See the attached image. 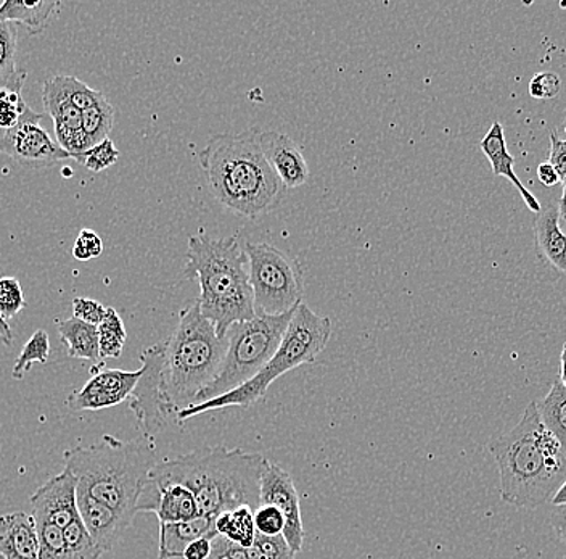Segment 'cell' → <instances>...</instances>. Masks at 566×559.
Wrapping results in <instances>:
<instances>
[{
    "label": "cell",
    "instance_id": "d6986e66",
    "mask_svg": "<svg viewBox=\"0 0 566 559\" xmlns=\"http://www.w3.org/2000/svg\"><path fill=\"white\" fill-rule=\"evenodd\" d=\"M214 518L198 516L187 522L159 524V559H182L184 551L201 537H218Z\"/></svg>",
    "mask_w": 566,
    "mask_h": 559
},
{
    "label": "cell",
    "instance_id": "9c48e42d",
    "mask_svg": "<svg viewBox=\"0 0 566 559\" xmlns=\"http://www.w3.org/2000/svg\"><path fill=\"white\" fill-rule=\"evenodd\" d=\"M248 270L256 314L279 317L295 311L304 302L301 265L271 244H245Z\"/></svg>",
    "mask_w": 566,
    "mask_h": 559
},
{
    "label": "cell",
    "instance_id": "e575fe53",
    "mask_svg": "<svg viewBox=\"0 0 566 559\" xmlns=\"http://www.w3.org/2000/svg\"><path fill=\"white\" fill-rule=\"evenodd\" d=\"M119 155L122 154H119L118 148L115 147V144H113V141L108 137L104 143L94 145L91 151L81 155L76 162L86 166L88 172L101 173L112 168V166L119 161Z\"/></svg>",
    "mask_w": 566,
    "mask_h": 559
},
{
    "label": "cell",
    "instance_id": "7dc6e473",
    "mask_svg": "<svg viewBox=\"0 0 566 559\" xmlns=\"http://www.w3.org/2000/svg\"><path fill=\"white\" fill-rule=\"evenodd\" d=\"M0 339H2L3 343H6L7 346L12 345V342H13L12 328H10L9 321L3 320L2 317H0Z\"/></svg>",
    "mask_w": 566,
    "mask_h": 559
},
{
    "label": "cell",
    "instance_id": "c3c4849f",
    "mask_svg": "<svg viewBox=\"0 0 566 559\" xmlns=\"http://www.w3.org/2000/svg\"><path fill=\"white\" fill-rule=\"evenodd\" d=\"M552 505L554 506H564L566 505V480L562 484L560 488L555 491L554 497H552Z\"/></svg>",
    "mask_w": 566,
    "mask_h": 559
},
{
    "label": "cell",
    "instance_id": "f5cc1de1",
    "mask_svg": "<svg viewBox=\"0 0 566 559\" xmlns=\"http://www.w3.org/2000/svg\"><path fill=\"white\" fill-rule=\"evenodd\" d=\"M3 134H6V133H3V131H0V139H2Z\"/></svg>",
    "mask_w": 566,
    "mask_h": 559
},
{
    "label": "cell",
    "instance_id": "4fadbf2b",
    "mask_svg": "<svg viewBox=\"0 0 566 559\" xmlns=\"http://www.w3.org/2000/svg\"><path fill=\"white\" fill-rule=\"evenodd\" d=\"M261 505L275 506L282 513L285 518L283 539L295 553H300L304 541V526L298 491L292 476L269 459L261 477Z\"/></svg>",
    "mask_w": 566,
    "mask_h": 559
},
{
    "label": "cell",
    "instance_id": "f35d334b",
    "mask_svg": "<svg viewBox=\"0 0 566 559\" xmlns=\"http://www.w3.org/2000/svg\"><path fill=\"white\" fill-rule=\"evenodd\" d=\"M104 252V242L101 236L92 229H83L77 236L73 247V257L80 261H88L92 258L101 257Z\"/></svg>",
    "mask_w": 566,
    "mask_h": 559
},
{
    "label": "cell",
    "instance_id": "ab89813d",
    "mask_svg": "<svg viewBox=\"0 0 566 559\" xmlns=\"http://www.w3.org/2000/svg\"><path fill=\"white\" fill-rule=\"evenodd\" d=\"M562 90V80L557 73L544 72L536 74L530 83V95L539 101L557 97Z\"/></svg>",
    "mask_w": 566,
    "mask_h": 559
},
{
    "label": "cell",
    "instance_id": "d4e9b609",
    "mask_svg": "<svg viewBox=\"0 0 566 559\" xmlns=\"http://www.w3.org/2000/svg\"><path fill=\"white\" fill-rule=\"evenodd\" d=\"M27 76L24 70H17L9 76H0V131L3 133L15 127L30 107L21 94Z\"/></svg>",
    "mask_w": 566,
    "mask_h": 559
},
{
    "label": "cell",
    "instance_id": "f907efd6",
    "mask_svg": "<svg viewBox=\"0 0 566 559\" xmlns=\"http://www.w3.org/2000/svg\"><path fill=\"white\" fill-rule=\"evenodd\" d=\"M562 184H564V196H566V176L562 178Z\"/></svg>",
    "mask_w": 566,
    "mask_h": 559
},
{
    "label": "cell",
    "instance_id": "8d00e7d4",
    "mask_svg": "<svg viewBox=\"0 0 566 559\" xmlns=\"http://www.w3.org/2000/svg\"><path fill=\"white\" fill-rule=\"evenodd\" d=\"M17 28L13 23H0V76L17 72Z\"/></svg>",
    "mask_w": 566,
    "mask_h": 559
},
{
    "label": "cell",
    "instance_id": "e0dca14e",
    "mask_svg": "<svg viewBox=\"0 0 566 559\" xmlns=\"http://www.w3.org/2000/svg\"><path fill=\"white\" fill-rule=\"evenodd\" d=\"M38 524L24 511L0 516V559H39Z\"/></svg>",
    "mask_w": 566,
    "mask_h": 559
},
{
    "label": "cell",
    "instance_id": "b9f144b4",
    "mask_svg": "<svg viewBox=\"0 0 566 559\" xmlns=\"http://www.w3.org/2000/svg\"><path fill=\"white\" fill-rule=\"evenodd\" d=\"M210 559H247L245 548L232 544L222 536L212 540V551Z\"/></svg>",
    "mask_w": 566,
    "mask_h": 559
},
{
    "label": "cell",
    "instance_id": "4dcf8cb0",
    "mask_svg": "<svg viewBox=\"0 0 566 559\" xmlns=\"http://www.w3.org/2000/svg\"><path fill=\"white\" fill-rule=\"evenodd\" d=\"M63 534H65L70 559H101L104 557V551L92 540L91 534L87 532L81 519L71 522L66 529H63Z\"/></svg>",
    "mask_w": 566,
    "mask_h": 559
},
{
    "label": "cell",
    "instance_id": "484cf974",
    "mask_svg": "<svg viewBox=\"0 0 566 559\" xmlns=\"http://www.w3.org/2000/svg\"><path fill=\"white\" fill-rule=\"evenodd\" d=\"M214 527L219 536L242 548H250L256 539L254 509L250 506H239V508L221 513L216 516Z\"/></svg>",
    "mask_w": 566,
    "mask_h": 559
},
{
    "label": "cell",
    "instance_id": "f546056e",
    "mask_svg": "<svg viewBox=\"0 0 566 559\" xmlns=\"http://www.w3.org/2000/svg\"><path fill=\"white\" fill-rule=\"evenodd\" d=\"M113 122H115V108L109 104L108 99H104L94 107L83 112V130L92 145L108 139L113 130Z\"/></svg>",
    "mask_w": 566,
    "mask_h": 559
},
{
    "label": "cell",
    "instance_id": "f1b7e54d",
    "mask_svg": "<svg viewBox=\"0 0 566 559\" xmlns=\"http://www.w3.org/2000/svg\"><path fill=\"white\" fill-rule=\"evenodd\" d=\"M49 355H51V341H49L48 331L38 329V331L31 335L30 341L24 343L20 356H18L15 364H13V380H23L24 374L33 368L34 363H48Z\"/></svg>",
    "mask_w": 566,
    "mask_h": 559
},
{
    "label": "cell",
    "instance_id": "44dd1931",
    "mask_svg": "<svg viewBox=\"0 0 566 559\" xmlns=\"http://www.w3.org/2000/svg\"><path fill=\"white\" fill-rule=\"evenodd\" d=\"M60 338L66 345L70 359L87 360L92 363H104L101 356V342H98V328L84 323L77 318H69L65 321H56Z\"/></svg>",
    "mask_w": 566,
    "mask_h": 559
},
{
    "label": "cell",
    "instance_id": "3957f363",
    "mask_svg": "<svg viewBox=\"0 0 566 559\" xmlns=\"http://www.w3.org/2000/svg\"><path fill=\"white\" fill-rule=\"evenodd\" d=\"M260 127L216 134L198 154L212 197L232 214L258 219L282 201L285 186L265 161Z\"/></svg>",
    "mask_w": 566,
    "mask_h": 559
},
{
    "label": "cell",
    "instance_id": "30bf717a",
    "mask_svg": "<svg viewBox=\"0 0 566 559\" xmlns=\"http://www.w3.org/2000/svg\"><path fill=\"white\" fill-rule=\"evenodd\" d=\"M165 352L166 345L163 342L140 353V380L129 398L130 412L136 415L140 433L148 438L161 433L169 421H177L163 387Z\"/></svg>",
    "mask_w": 566,
    "mask_h": 559
},
{
    "label": "cell",
    "instance_id": "ee69618b",
    "mask_svg": "<svg viewBox=\"0 0 566 559\" xmlns=\"http://www.w3.org/2000/svg\"><path fill=\"white\" fill-rule=\"evenodd\" d=\"M216 537H201L192 541L184 551V559H210L212 551V540Z\"/></svg>",
    "mask_w": 566,
    "mask_h": 559
},
{
    "label": "cell",
    "instance_id": "52a82bcc",
    "mask_svg": "<svg viewBox=\"0 0 566 559\" xmlns=\"http://www.w3.org/2000/svg\"><path fill=\"white\" fill-rule=\"evenodd\" d=\"M331 318L321 317L316 311L311 310L306 302H301L290 320L285 334H283L281 346L260 374L229 394L200 403V405L189 406L179 413L177 423L182 424L190 417L218 412V410L229 408V406L248 408L253 403L260 402L268 389L271 387L272 382L303 364L314 363L317 356L324 352L331 341Z\"/></svg>",
    "mask_w": 566,
    "mask_h": 559
},
{
    "label": "cell",
    "instance_id": "5b68a950",
    "mask_svg": "<svg viewBox=\"0 0 566 559\" xmlns=\"http://www.w3.org/2000/svg\"><path fill=\"white\" fill-rule=\"evenodd\" d=\"M184 275L200 286L197 303L219 338H226L233 324L256 317L248 257L239 236L214 239L200 232L190 237Z\"/></svg>",
    "mask_w": 566,
    "mask_h": 559
},
{
    "label": "cell",
    "instance_id": "7c38bea8",
    "mask_svg": "<svg viewBox=\"0 0 566 559\" xmlns=\"http://www.w3.org/2000/svg\"><path fill=\"white\" fill-rule=\"evenodd\" d=\"M91 374V380L66 398L71 412H101L119 405L130 398L140 380V370H105L104 363L92 366Z\"/></svg>",
    "mask_w": 566,
    "mask_h": 559
},
{
    "label": "cell",
    "instance_id": "4316f807",
    "mask_svg": "<svg viewBox=\"0 0 566 559\" xmlns=\"http://www.w3.org/2000/svg\"><path fill=\"white\" fill-rule=\"evenodd\" d=\"M544 426L560 442L566 452V387L560 381L554 382L546 398L537 403Z\"/></svg>",
    "mask_w": 566,
    "mask_h": 559
},
{
    "label": "cell",
    "instance_id": "7bdbcfd3",
    "mask_svg": "<svg viewBox=\"0 0 566 559\" xmlns=\"http://www.w3.org/2000/svg\"><path fill=\"white\" fill-rule=\"evenodd\" d=\"M562 178L566 176V139H560L555 131L551 133V161Z\"/></svg>",
    "mask_w": 566,
    "mask_h": 559
},
{
    "label": "cell",
    "instance_id": "681fc988",
    "mask_svg": "<svg viewBox=\"0 0 566 559\" xmlns=\"http://www.w3.org/2000/svg\"><path fill=\"white\" fill-rule=\"evenodd\" d=\"M560 382L566 387V343L564 346V352H562L560 359Z\"/></svg>",
    "mask_w": 566,
    "mask_h": 559
},
{
    "label": "cell",
    "instance_id": "6da1fadb",
    "mask_svg": "<svg viewBox=\"0 0 566 559\" xmlns=\"http://www.w3.org/2000/svg\"><path fill=\"white\" fill-rule=\"evenodd\" d=\"M268 458L261 453L242 448H198L157 463L150 479L158 486L179 484L192 491L200 516L214 518L221 513L250 506L256 511L261 505V477Z\"/></svg>",
    "mask_w": 566,
    "mask_h": 559
},
{
    "label": "cell",
    "instance_id": "ba28073f",
    "mask_svg": "<svg viewBox=\"0 0 566 559\" xmlns=\"http://www.w3.org/2000/svg\"><path fill=\"white\" fill-rule=\"evenodd\" d=\"M293 313L295 311L279 317L256 314L253 320L233 324L228 332L224 363L216 380L197 395L193 405L229 394L260 374L281 346Z\"/></svg>",
    "mask_w": 566,
    "mask_h": 559
},
{
    "label": "cell",
    "instance_id": "816d5d0a",
    "mask_svg": "<svg viewBox=\"0 0 566 559\" xmlns=\"http://www.w3.org/2000/svg\"><path fill=\"white\" fill-rule=\"evenodd\" d=\"M562 133H564V136L566 139V120H565L564 126H562Z\"/></svg>",
    "mask_w": 566,
    "mask_h": 559
},
{
    "label": "cell",
    "instance_id": "ac0fdd59",
    "mask_svg": "<svg viewBox=\"0 0 566 559\" xmlns=\"http://www.w3.org/2000/svg\"><path fill=\"white\" fill-rule=\"evenodd\" d=\"M480 145L481 151H483V154L486 155L488 161L491 163L494 175L511 180L512 186L516 187L520 196L525 200L526 207H528L531 211H534V214H541L543 208H541L539 201L523 186L522 180L515 175V168H513L515 161H513L512 155L509 154L504 127H502L501 123H493V126L488 131L486 136L483 137Z\"/></svg>",
    "mask_w": 566,
    "mask_h": 559
},
{
    "label": "cell",
    "instance_id": "d590c367",
    "mask_svg": "<svg viewBox=\"0 0 566 559\" xmlns=\"http://www.w3.org/2000/svg\"><path fill=\"white\" fill-rule=\"evenodd\" d=\"M27 307L20 281L15 278H0V317L12 320Z\"/></svg>",
    "mask_w": 566,
    "mask_h": 559
},
{
    "label": "cell",
    "instance_id": "83f0119b",
    "mask_svg": "<svg viewBox=\"0 0 566 559\" xmlns=\"http://www.w3.org/2000/svg\"><path fill=\"white\" fill-rule=\"evenodd\" d=\"M102 360L119 359L126 343L127 332L122 317L115 308H106L104 321L97 325Z\"/></svg>",
    "mask_w": 566,
    "mask_h": 559
},
{
    "label": "cell",
    "instance_id": "cb8c5ba5",
    "mask_svg": "<svg viewBox=\"0 0 566 559\" xmlns=\"http://www.w3.org/2000/svg\"><path fill=\"white\" fill-rule=\"evenodd\" d=\"M60 2L38 0V2H24V0H6L0 3V23L23 24L30 34H41L48 28L53 12L59 9Z\"/></svg>",
    "mask_w": 566,
    "mask_h": 559
},
{
    "label": "cell",
    "instance_id": "f6af8a7d",
    "mask_svg": "<svg viewBox=\"0 0 566 559\" xmlns=\"http://www.w3.org/2000/svg\"><path fill=\"white\" fill-rule=\"evenodd\" d=\"M537 178L547 187H554L562 183V176L558 175L557 169L554 168L551 162L541 163L537 166Z\"/></svg>",
    "mask_w": 566,
    "mask_h": 559
},
{
    "label": "cell",
    "instance_id": "8992f818",
    "mask_svg": "<svg viewBox=\"0 0 566 559\" xmlns=\"http://www.w3.org/2000/svg\"><path fill=\"white\" fill-rule=\"evenodd\" d=\"M165 345L163 387L172 413L179 416L218 376L229 339L228 335L219 338L214 325L195 302L180 311L179 323Z\"/></svg>",
    "mask_w": 566,
    "mask_h": 559
},
{
    "label": "cell",
    "instance_id": "ffe728a7",
    "mask_svg": "<svg viewBox=\"0 0 566 559\" xmlns=\"http://www.w3.org/2000/svg\"><path fill=\"white\" fill-rule=\"evenodd\" d=\"M541 257L555 270L566 275V232L560 228L558 205H548L534 221Z\"/></svg>",
    "mask_w": 566,
    "mask_h": 559
},
{
    "label": "cell",
    "instance_id": "d6a6232c",
    "mask_svg": "<svg viewBox=\"0 0 566 559\" xmlns=\"http://www.w3.org/2000/svg\"><path fill=\"white\" fill-rule=\"evenodd\" d=\"M41 555L39 559H70L66 550L65 534L55 524H38Z\"/></svg>",
    "mask_w": 566,
    "mask_h": 559
},
{
    "label": "cell",
    "instance_id": "7402d4cb",
    "mask_svg": "<svg viewBox=\"0 0 566 559\" xmlns=\"http://www.w3.org/2000/svg\"><path fill=\"white\" fill-rule=\"evenodd\" d=\"M45 112L52 116L56 134L83 130V112L71 102L60 84L59 76L49 77L42 86Z\"/></svg>",
    "mask_w": 566,
    "mask_h": 559
},
{
    "label": "cell",
    "instance_id": "603a6c76",
    "mask_svg": "<svg viewBox=\"0 0 566 559\" xmlns=\"http://www.w3.org/2000/svg\"><path fill=\"white\" fill-rule=\"evenodd\" d=\"M151 513L158 516L159 524L187 522L200 516L192 491L179 484L158 486V500Z\"/></svg>",
    "mask_w": 566,
    "mask_h": 559
},
{
    "label": "cell",
    "instance_id": "1f68e13d",
    "mask_svg": "<svg viewBox=\"0 0 566 559\" xmlns=\"http://www.w3.org/2000/svg\"><path fill=\"white\" fill-rule=\"evenodd\" d=\"M247 559H295L296 553L283 536L265 537L256 534L253 545L245 548Z\"/></svg>",
    "mask_w": 566,
    "mask_h": 559
},
{
    "label": "cell",
    "instance_id": "5bb4252c",
    "mask_svg": "<svg viewBox=\"0 0 566 559\" xmlns=\"http://www.w3.org/2000/svg\"><path fill=\"white\" fill-rule=\"evenodd\" d=\"M35 524H55L66 529L80 519L77 513V477L70 469L52 476L30 497Z\"/></svg>",
    "mask_w": 566,
    "mask_h": 559
},
{
    "label": "cell",
    "instance_id": "8fae6325",
    "mask_svg": "<svg viewBox=\"0 0 566 559\" xmlns=\"http://www.w3.org/2000/svg\"><path fill=\"white\" fill-rule=\"evenodd\" d=\"M41 120L42 113L28 107L18 125L3 134L0 152L28 168H48L73 158L41 126Z\"/></svg>",
    "mask_w": 566,
    "mask_h": 559
},
{
    "label": "cell",
    "instance_id": "74e56055",
    "mask_svg": "<svg viewBox=\"0 0 566 559\" xmlns=\"http://www.w3.org/2000/svg\"><path fill=\"white\" fill-rule=\"evenodd\" d=\"M254 527L256 532L265 537L283 536L285 530V518L275 506L260 505L254 511Z\"/></svg>",
    "mask_w": 566,
    "mask_h": 559
},
{
    "label": "cell",
    "instance_id": "2e32d148",
    "mask_svg": "<svg viewBox=\"0 0 566 559\" xmlns=\"http://www.w3.org/2000/svg\"><path fill=\"white\" fill-rule=\"evenodd\" d=\"M77 513L87 532L91 534L92 540L104 553L112 551L123 534L133 526V522L127 521L118 511L80 490H77Z\"/></svg>",
    "mask_w": 566,
    "mask_h": 559
},
{
    "label": "cell",
    "instance_id": "836d02e7",
    "mask_svg": "<svg viewBox=\"0 0 566 559\" xmlns=\"http://www.w3.org/2000/svg\"><path fill=\"white\" fill-rule=\"evenodd\" d=\"M59 81L60 84H62L63 91H65L66 95L71 99V102H73L81 112L94 107L98 102L106 99L101 91L92 90V87H88L86 83L77 80V77L59 74Z\"/></svg>",
    "mask_w": 566,
    "mask_h": 559
},
{
    "label": "cell",
    "instance_id": "7a4b0ae2",
    "mask_svg": "<svg viewBox=\"0 0 566 559\" xmlns=\"http://www.w3.org/2000/svg\"><path fill=\"white\" fill-rule=\"evenodd\" d=\"M488 451L497 465L504 504L537 508L566 480V452L544 426L536 402L526 406L512 431L491 441Z\"/></svg>",
    "mask_w": 566,
    "mask_h": 559
},
{
    "label": "cell",
    "instance_id": "bcb514c9",
    "mask_svg": "<svg viewBox=\"0 0 566 559\" xmlns=\"http://www.w3.org/2000/svg\"><path fill=\"white\" fill-rule=\"evenodd\" d=\"M551 524L557 536L566 545V505L555 506L554 511L551 513Z\"/></svg>",
    "mask_w": 566,
    "mask_h": 559
},
{
    "label": "cell",
    "instance_id": "60d3db41",
    "mask_svg": "<svg viewBox=\"0 0 566 559\" xmlns=\"http://www.w3.org/2000/svg\"><path fill=\"white\" fill-rule=\"evenodd\" d=\"M106 307L97 300L86 299V297H76L73 300V317L84 323L98 325L104 321Z\"/></svg>",
    "mask_w": 566,
    "mask_h": 559
},
{
    "label": "cell",
    "instance_id": "277c9868",
    "mask_svg": "<svg viewBox=\"0 0 566 559\" xmlns=\"http://www.w3.org/2000/svg\"><path fill=\"white\" fill-rule=\"evenodd\" d=\"M63 459L65 468L77 477V490L134 522L142 491L157 466L154 438L124 442L104 435L98 444L70 448Z\"/></svg>",
    "mask_w": 566,
    "mask_h": 559
},
{
    "label": "cell",
    "instance_id": "9a60e30c",
    "mask_svg": "<svg viewBox=\"0 0 566 559\" xmlns=\"http://www.w3.org/2000/svg\"><path fill=\"white\" fill-rule=\"evenodd\" d=\"M260 147L265 161L282 180L285 189H296L310 179V165L300 145L281 131H260Z\"/></svg>",
    "mask_w": 566,
    "mask_h": 559
}]
</instances>
